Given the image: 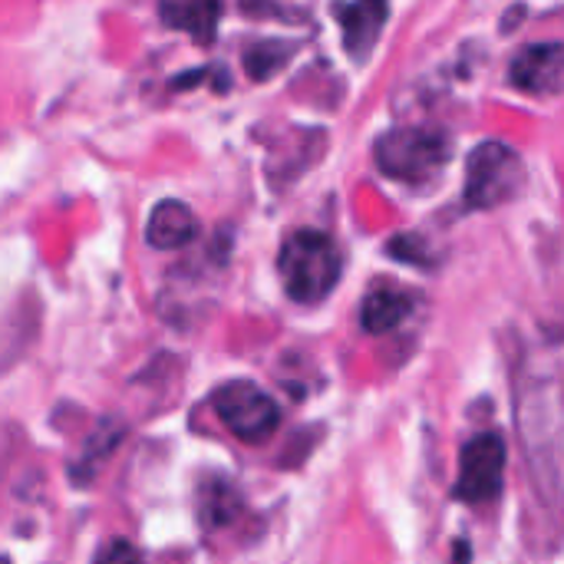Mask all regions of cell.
I'll return each instance as SVG.
<instances>
[{
  "label": "cell",
  "mask_w": 564,
  "mask_h": 564,
  "mask_svg": "<svg viewBox=\"0 0 564 564\" xmlns=\"http://www.w3.org/2000/svg\"><path fill=\"white\" fill-rule=\"evenodd\" d=\"M162 20L172 30H182L195 40H212L221 20V0H162L159 3Z\"/></svg>",
  "instance_id": "9"
},
{
  "label": "cell",
  "mask_w": 564,
  "mask_h": 564,
  "mask_svg": "<svg viewBox=\"0 0 564 564\" xmlns=\"http://www.w3.org/2000/svg\"><path fill=\"white\" fill-rule=\"evenodd\" d=\"M198 231V218L195 212L185 205V202H159L149 215V225H145V238L152 248H162V251H172V248H185Z\"/></svg>",
  "instance_id": "8"
},
{
  "label": "cell",
  "mask_w": 564,
  "mask_h": 564,
  "mask_svg": "<svg viewBox=\"0 0 564 564\" xmlns=\"http://www.w3.org/2000/svg\"><path fill=\"white\" fill-rule=\"evenodd\" d=\"M278 271H281L284 291L297 304H317L337 288L344 258L334 238H327L324 231H294L281 245Z\"/></svg>",
  "instance_id": "1"
},
{
  "label": "cell",
  "mask_w": 564,
  "mask_h": 564,
  "mask_svg": "<svg viewBox=\"0 0 564 564\" xmlns=\"http://www.w3.org/2000/svg\"><path fill=\"white\" fill-rule=\"evenodd\" d=\"M413 301L410 294L397 291V288H377L364 297L360 307V324L367 334H390L403 324V317L410 314Z\"/></svg>",
  "instance_id": "10"
},
{
  "label": "cell",
  "mask_w": 564,
  "mask_h": 564,
  "mask_svg": "<svg viewBox=\"0 0 564 564\" xmlns=\"http://www.w3.org/2000/svg\"><path fill=\"white\" fill-rule=\"evenodd\" d=\"M212 403H215V413L225 423V430L235 433L241 443H264L274 436V430L281 423L278 403L251 380L225 383L221 390H215Z\"/></svg>",
  "instance_id": "4"
},
{
  "label": "cell",
  "mask_w": 564,
  "mask_h": 564,
  "mask_svg": "<svg viewBox=\"0 0 564 564\" xmlns=\"http://www.w3.org/2000/svg\"><path fill=\"white\" fill-rule=\"evenodd\" d=\"M387 23V0H354L340 10L344 46L354 59H367Z\"/></svg>",
  "instance_id": "7"
},
{
  "label": "cell",
  "mask_w": 564,
  "mask_h": 564,
  "mask_svg": "<svg viewBox=\"0 0 564 564\" xmlns=\"http://www.w3.org/2000/svg\"><path fill=\"white\" fill-rule=\"evenodd\" d=\"M522 155L506 142H482L469 152L466 162V205L476 212L499 208L522 192Z\"/></svg>",
  "instance_id": "3"
},
{
  "label": "cell",
  "mask_w": 564,
  "mask_h": 564,
  "mask_svg": "<svg viewBox=\"0 0 564 564\" xmlns=\"http://www.w3.org/2000/svg\"><path fill=\"white\" fill-rule=\"evenodd\" d=\"M96 564H145V562H142V555H139V549H135V545H129V542H122V539H112V542H106V545L96 552Z\"/></svg>",
  "instance_id": "12"
},
{
  "label": "cell",
  "mask_w": 564,
  "mask_h": 564,
  "mask_svg": "<svg viewBox=\"0 0 564 564\" xmlns=\"http://www.w3.org/2000/svg\"><path fill=\"white\" fill-rule=\"evenodd\" d=\"M235 512H238V492L228 489V482H218V486L205 489V502H202L205 525H221V522L235 519Z\"/></svg>",
  "instance_id": "11"
},
{
  "label": "cell",
  "mask_w": 564,
  "mask_h": 564,
  "mask_svg": "<svg viewBox=\"0 0 564 564\" xmlns=\"http://www.w3.org/2000/svg\"><path fill=\"white\" fill-rule=\"evenodd\" d=\"M449 155L453 145L440 129H390L373 145L380 172L400 182H423L436 175L449 162Z\"/></svg>",
  "instance_id": "2"
},
{
  "label": "cell",
  "mask_w": 564,
  "mask_h": 564,
  "mask_svg": "<svg viewBox=\"0 0 564 564\" xmlns=\"http://www.w3.org/2000/svg\"><path fill=\"white\" fill-rule=\"evenodd\" d=\"M506 476V443L496 433H482L463 446L459 456V479H456V499L479 506L499 496Z\"/></svg>",
  "instance_id": "5"
},
{
  "label": "cell",
  "mask_w": 564,
  "mask_h": 564,
  "mask_svg": "<svg viewBox=\"0 0 564 564\" xmlns=\"http://www.w3.org/2000/svg\"><path fill=\"white\" fill-rule=\"evenodd\" d=\"M509 83L529 96H558L564 93V43H532L512 66Z\"/></svg>",
  "instance_id": "6"
}]
</instances>
